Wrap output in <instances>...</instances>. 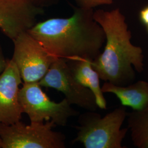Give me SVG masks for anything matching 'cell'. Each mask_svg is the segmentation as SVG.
<instances>
[{
  "mask_svg": "<svg viewBox=\"0 0 148 148\" xmlns=\"http://www.w3.org/2000/svg\"><path fill=\"white\" fill-rule=\"evenodd\" d=\"M66 60L74 77L79 84L92 91L95 97L98 107L101 109H106V101L101 90V79L92 67V60L81 58L66 59Z\"/></svg>",
  "mask_w": 148,
  "mask_h": 148,
  "instance_id": "obj_11",
  "label": "cell"
},
{
  "mask_svg": "<svg viewBox=\"0 0 148 148\" xmlns=\"http://www.w3.org/2000/svg\"><path fill=\"white\" fill-rule=\"evenodd\" d=\"M128 129L134 147L148 148V106L139 111L128 113Z\"/></svg>",
  "mask_w": 148,
  "mask_h": 148,
  "instance_id": "obj_12",
  "label": "cell"
},
{
  "mask_svg": "<svg viewBox=\"0 0 148 148\" xmlns=\"http://www.w3.org/2000/svg\"><path fill=\"white\" fill-rule=\"evenodd\" d=\"M93 18L104 32L106 45L92 62L93 68L106 82L120 86L132 84L136 71L144 70V55L142 49L131 42V32L125 16L117 8L109 12L99 10L94 12Z\"/></svg>",
  "mask_w": 148,
  "mask_h": 148,
  "instance_id": "obj_2",
  "label": "cell"
},
{
  "mask_svg": "<svg viewBox=\"0 0 148 148\" xmlns=\"http://www.w3.org/2000/svg\"><path fill=\"white\" fill-rule=\"evenodd\" d=\"M21 83L16 64L12 59L7 60L5 69L0 75V123L8 125L21 121L23 110L18 95Z\"/></svg>",
  "mask_w": 148,
  "mask_h": 148,
  "instance_id": "obj_9",
  "label": "cell"
},
{
  "mask_svg": "<svg viewBox=\"0 0 148 148\" xmlns=\"http://www.w3.org/2000/svg\"><path fill=\"white\" fill-rule=\"evenodd\" d=\"M56 125L52 121L30 122L21 121L12 125L0 123L2 148H64L65 136L53 131Z\"/></svg>",
  "mask_w": 148,
  "mask_h": 148,
  "instance_id": "obj_4",
  "label": "cell"
},
{
  "mask_svg": "<svg viewBox=\"0 0 148 148\" xmlns=\"http://www.w3.org/2000/svg\"><path fill=\"white\" fill-rule=\"evenodd\" d=\"M43 12L27 0H0V29L13 41L33 27Z\"/></svg>",
  "mask_w": 148,
  "mask_h": 148,
  "instance_id": "obj_8",
  "label": "cell"
},
{
  "mask_svg": "<svg viewBox=\"0 0 148 148\" xmlns=\"http://www.w3.org/2000/svg\"><path fill=\"white\" fill-rule=\"evenodd\" d=\"M7 60H5L3 55L2 49L0 45V75L2 74L5 70V67L7 66Z\"/></svg>",
  "mask_w": 148,
  "mask_h": 148,
  "instance_id": "obj_16",
  "label": "cell"
},
{
  "mask_svg": "<svg viewBox=\"0 0 148 148\" xmlns=\"http://www.w3.org/2000/svg\"><path fill=\"white\" fill-rule=\"evenodd\" d=\"M128 115L126 107L121 106L101 117L95 111L80 115L79 125L73 143H82L86 148H123L122 142L128 128L122 126Z\"/></svg>",
  "mask_w": 148,
  "mask_h": 148,
  "instance_id": "obj_3",
  "label": "cell"
},
{
  "mask_svg": "<svg viewBox=\"0 0 148 148\" xmlns=\"http://www.w3.org/2000/svg\"><path fill=\"white\" fill-rule=\"evenodd\" d=\"M147 31H148V25L147 26Z\"/></svg>",
  "mask_w": 148,
  "mask_h": 148,
  "instance_id": "obj_18",
  "label": "cell"
},
{
  "mask_svg": "<svg viewBox=\"0 0 148 148\" xmlns=\"http://www.w3.org/2000/svg\"><path fill=\"white\" fill-rule=\"evenodd\" d=\"M2 148V141H1V139L0 138V148Z\"/></svg>",
  "mask_w": 148,
  "mask_h": 148,
  "instance_id": "obj_17",
  "label": "cell"
},
{
  "mask_svg": "<svg viewBox=\"0 0 148 148\" xmlns=\"http://www.w3.org/2000/svg\"><path fill=\"white\" fill-rule=\"evenodd\" d=\"M18 98L23 113L30 122L52 121L56 126H65L71 117L79 114L65 98L59 103L51 101L38 82L24 84Z\"/></svg>",
  "mask_w": 148,
  "mask_h": 148,
  "instance_id": "obj_5",
  "label": "cell"
},
{
  "mask_svg": "<svg viewBox=\"0 0 148 148\" xmlns=\"http://www.w3.org/2000/svg\"><path fill=\"white\" fill-rule=\"evenodd\" d=\"M69 18H55L36 23L27 32L57 58L94 60L101 54L106 36L93 18V9L73 7Z\"/></svg>",
  "mask_w": 148,
  "mask_h": 148,
  "instance_id": "obj_1",
  "label": "cell"
},
{
  "mask_svg": "<svg viewBox=\"0 0 148 148\" xmlns=\"http://www.w3.org/2000/svg\"><path fill=\"white\" fill-rule=\"evenodd\" d=\"M13 42L14 52L11 59L24 83L38 82L57 57L49 53L27 32L19 34Z\"/></svg>",
  "mask_w": 148,
  "mask_h": 148,
  "instance_id": "obj_6",
  "label": "cell"
},
{
  "mask_svg": "<svg viewBox=\"0 0 148 148\" xmlns=\"http://www.w3.org/2000/svg\"><path fill=\"white\" fill-rule=\"evenodd\" d=\"M32 5L41 8L49 7L58 4L60 0H27Z\"/></svg>",
  "mask_w": 148,
  "mask_h": 148,
  "instance_id": "obj_14",
  "label": "cell"
},
{
  "mask_svg": "<svg viewBox=\"0 0 148 148\" xmlns=\"http://www.w3.org/2000/svg\"><path fill=\"white\" fill-rule=\"evenodd\" d=\"M103 93H112L121 101V106L139 111L148 106V82L139 80L126 86L106 82L101 86Z\"/></svg>",
  "mask_w": 148,
  "mask_h": 148,
  "instance_id": "obj_10",
  "label": "cell"
},
{
  "mask_svg": "<svg viewBox=\"0 0 148 148\" xmlns=\"http://www.w3.org/2000/svg\"><path fill=\"white\" fill-rule=\"evenodd\" d=\"M139 20L141 23L147 26L148 25V5L143 8L139 13Z\"/></svg>",
  "mask_w": 148,
  "mask_h": 148,
  "instance_id": "obj_15",
  "label": "cell"
},
{
  "mask_svg": "<svg viewBox=\"0 0 148 148\" xmlns=\"http://www.w3.org/2000/svg\"><path fill=\"white\" fill-rule=\"evenodd\" d=\"M78 7L85 9H93L101 5H109L113 0H74Z\"/></svg>",
  "mask_w": 148,
  "mask_h": 148,
  "instance_id": "obj_13",
  "label": "cell"
},
{
  "mask_svg": "<svg viewBox=\"0 0 148 148\" xmlns=\"http://www.w3.org/2000/svg\"><path fill=\"white\" fill-rule=\"evenodd\" d=\"M38 83L41 87L63 93L71 105H76L88 111H95L98 108L92 91L74 77L65 59H56Z\"/></svg>",
  "mask_w": 148,
  "mask_h": 148,
  "instance_id": "obj_7",
  "label": "cell"
}]
</instances>
